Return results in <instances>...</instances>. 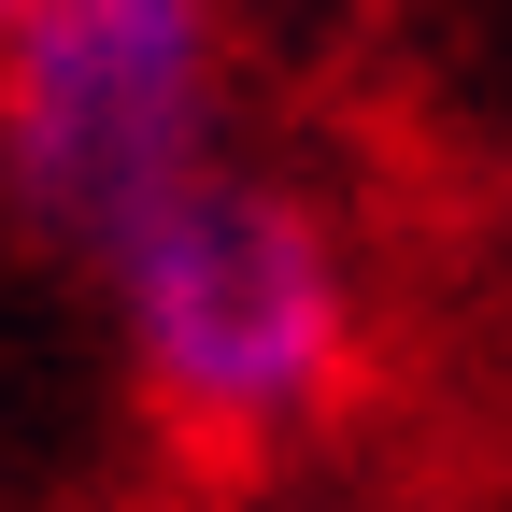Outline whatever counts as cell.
I'll return each mask as SVG.
<instances>
[{
	"mask_svg": "<svg viewBox=\"0 0 512 512\" xmlns=\"http://www.w3.org/2000/svg\"><path fill=\"white\" fill-rule=\"evenodd\" d=\"M15 15H29V0H0V43H15Z\"/></svg>",
	"mask_w": 512,
	"mask_h": 512,
	"instance_id": "3957f363",
	"label": "cell"
},
{
	"mask_svg": "<svg viewBox=\"0 0 512 512\" xmlns=\"http://www.w3.org/2000/svg\"><path fill=\"white\" fill-rule=\"evenodd\" d=\"M128 384L200 456H271L356 384V256L285 171L214 157L100 256Z\"/></svg>",
	"mask_w": 512,
	"mask_h": 512,
	"instance_id": "6da1fadb",
	"label": "cell"
},
{
	"mask_svg": "<svg viewBox=\"0 0 512 512\" xmlns=\"http://www.w3.org/2000/svg\"><path fill=\"white\" fill-rule=\"evenodd\" d=\"M228 0H29L0 43V214L100 256L214 171Z\"/></svg>",
	"mask_w": 512,
	"mask_h": 512,
	"instance_id": "7a4b0ae2",
	"label": "cell"
}]
</instances>
